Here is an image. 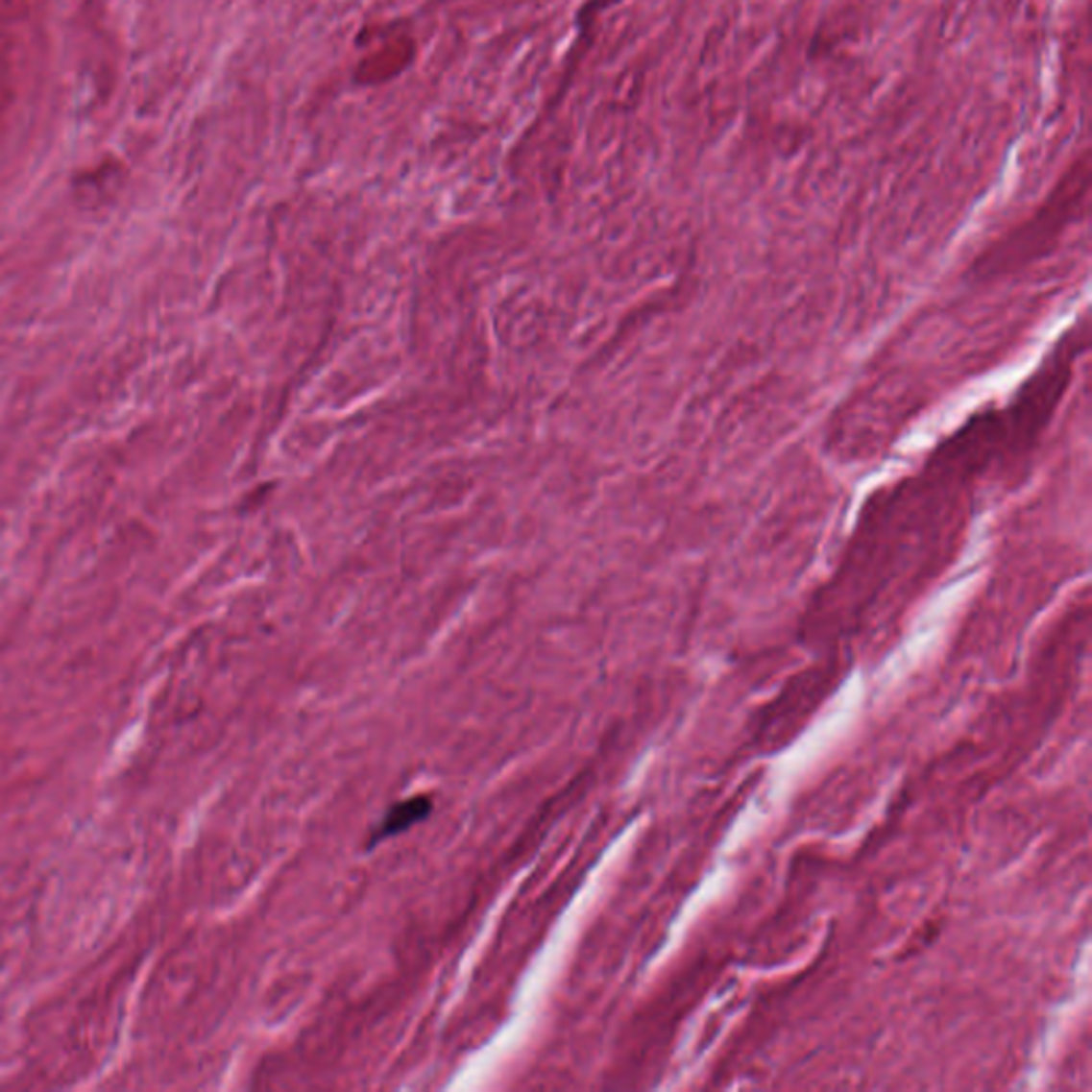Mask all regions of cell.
Listing matches in <instances>:
<instances>
[{"mask_svg": "<svg viewBox=\"0 0 1092 1092\" xmlns=\"http://www.w3.org/2000/svg\"><path fill=\"white\" fill-rule=\"evenodd\" d=\"M429 811H431V805H429L427 798L417 796V798L400 802L398 807H393L389 813H386L382 826L376 830V838H386V837L403 833V830H408L410 826L419 824L421 819L427 817Z\"/></svg>", "mask_w": 1092, "mask_h": 1092, "instance_id": "cell-1", "label": "cell"}]
</instances>
